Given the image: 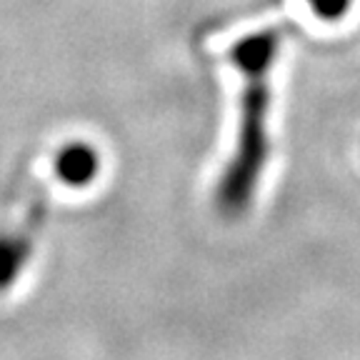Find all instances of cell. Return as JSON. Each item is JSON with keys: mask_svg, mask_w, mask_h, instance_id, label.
Instances as JSON below:
<instances>
[{"mask_svg": "<svg viewBox=\"0 0 360 360\" xmlns=\"http://www.w3.org/2000/svg\"><path fill=\"white\" fill-rule=\"evenodd\" d=\"M56 173L68 186H88L98 173V155L83 143L63 148L56 158Z\"/></svg>", "mask_w": 360, "mask_h": 360, "instance_id": "obj_2", "label": "cell"}, {"mask_svg": "<svg viewBox=\"0 0 360 360\" xmlns=\"http://www.w3.org/2000/svg\"><path fill=\"white\" fill-rule=\"evenodd\" d=\"M353 0H308V6L313 8V13L323 20H338L350 11Z\"/></svg>", "mask_w": 360, "mask_h": 360, "instance_id": "obj_4", "label": "cell"}, {"mask_svg": "<svg viewBox=\"0 0 360 360\" xmlns=\"http://www.w3.org/2000/svg\"><path fill=\"white\" fill-rule=\"evenodd\" d=\"M276 30H260L238 40L231 48V63L245 75L240 96L236 153L218 186V205L238 215L250 205L260 175L268 163V110H270V68L278 53Z\"/></svg>", "mask_w": 360, "mask_h": 360, "instance_id": "obj_1", "label": "cell"}, {"mask_svg": "<svg viewBox=\"0 0 360 360\" xmlns=\"http://www.w3.org/2000/svg\"><path fill=\"white\" fill-rule=\"evenodd\" d=\"M30 250V233L18 231L0 236V288H8L15 281L18 270L25 265Z\"/></svg>", "mask_w": 360, "mask_h": 360, "instance_id": "obj_3", "label": "cell"}]
</instances>
